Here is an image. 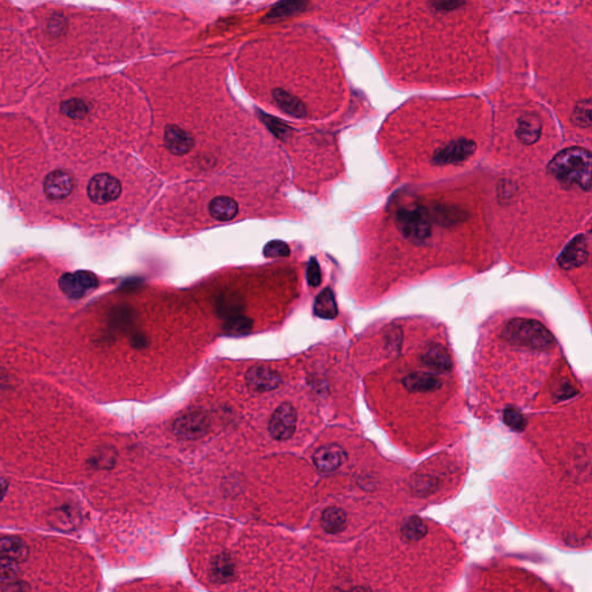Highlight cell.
I'll use <instances>...</instances> for the list:
<instances>
[{
  "label": "cell",
  "mask_w": 592,
  "mask_h": 592,
  "mask_svg": "<svg viewBox=\"0 0 592 592\" xmlns=\"http://www.w3.org/2000/svg\"><path fill=\"white\" fill-rule=\"evenodd\" d=\"M548 171L559 182L582 190L591 189V155L584 148L570 147L560 152L550 162Z\"/></svg>",
  "instance_id": "obj_1"
},
{
  "label": "cell",
  "mask_w": 592,
  "mask_h": 592,
  "mask_svg": "<svg viewBox=\"0 0 592 592\" xmlns=\"http://www.w3.org/2000/svg\"><path fill=\"white\" fill-rule=\"evenodd\" d=\"M502 338L518 347L548 351L555 346L554 335L541 323L534 319H514L505 324Z\"/></svg>",
  "instance_id": "obj_2"
},
{
  "label": "cell",
  "mask_w": 592,
  "mask_h": 592,
  "mask_svg": "<svg viewBox=\"0 0 592 592\" xmlns=\"http://www.w3.org/2000/svg\"><path fill=\"white\" fill-rule=\"evenodd\" d=\"M396 225L402 235L415 245H421L431 236V219L426 209L421 207L400 209L397 212Z\"/></svg>",
  "instance_id": "obj_3"
},
{
  "label": "cell",
  "mask_w": 592,
  "mask_h": 592,
  "mask_svg": "<svg viewBox=\"0 0 592 592\" xmlns=\"http://www.w3.org/2000/svg\"><path fill=\"white\" fill-rule=\"evenodd\" d=\"M99 280L95 274L88 271H77L65 273L59 279V288L68 299L80 300L97 290Z\"/></svg>",
  "instance_id": "obj_4"
},
{
  "label": "cell",
  "mask_w": 592,
  "mask_h": 592,
  "mask_svg": "<svg viewBox=\"0 0 592 592\" xmlns=\"http://www.w3.org/2000/svg\"><path fill=\"white\" fill-rule=\"evenodd\" d=\"M297 422V412L295 407L288 402H283L274 411L270 422H269V431L274 440L277 441H286L293 436Z\"/></svg>",
  "instance_id": "obj_5"
},
{
  "label": "cell",
  "mask_w": 592,
  "mask_h": 592,
  "mask_svg": "<svg viewBox=\"0 0 592 592\" xmlns=\"http://www.w3.org/2000/svg\"><path fill=\"white\" fill-rule=\"evenodd\" d=\"M90 199L97 205H106L116 200L122 193V185L109 174L95 175L87 187Z\"/></svg>",
  "instance_id": "obj_6"
},
{
  "label": "cell",
  "mask_w": 592,
  "mask_h": 592,
  "mask_svg": "<svg viewBox=\"0 0 592 592\" xmlns=\"http://www.w3.org/2000/svg\"><path fill=\"white\" fill-rule=\"evenodd\" d=\"M173 431L180 440H197L209 431V419L202 411H189L174 422Z\"/></svg>",
  "instance_id": "obj_7"
},
{
  "label": "cell",
  "mask_w": 592,
  "mask_h": 592,
  "mask_svg": "<svg viewBox=\"0 0 592 592\" xmlns=\"http://www.w3.org/2000/svg\"><path fill=\"white\" fill-rule=\"evenodd\" d=\"M476 146L469 139H458L447 146L438 148L433 156V162L438 166L460 164L470 158L476 152Z\"/></svg>",
  "instance_id": "obj_8"
},
{
  "label": "cell",
  "mask_w": 592,
  "mask_h": 592,
  "mask_svg": "<svg viewBox=\"0 0 592 592\" xmlns=\"http://www.w3.org/2000/svg\"><path fill=\"white\" fill-rule=\"evenodd\" d=\"M245 381L250 389L256 393H267L281 386L283 378L280 375L264 366H256L250 368L245 375Z\"/></svg>",
  "instance_id": "obj_9"
},
{
  "label": "cell",
  "mask_w": 592,
  "mask_h": 592,
  "mask_svg": "<svg viewBox=\"0 0 592 592\" xmlns=\"http://www.w3.org/2000/svg\"><path fill=\"white\" fill-rule=\"evenodd\" d=\"M43 187L48 198L63 200L73 192L74 178L68 171H52L45 178Z\"/></svg>",
  "instance_id": "obj_10"
},
{
  "label": "cell",
  "mask_w": 592,
  "mask_h": 592,
  "mask_svg": "<svg viewBox=\"0 0 592 592\" xmlns=\"http://www.w3.org/2000/svg\"><path fill=\"white\" fill-rule=\"evenodd\" d=\"M588 257H589V252H588L586 238L579 235L572 240L569 245L563 249V252L557 258V263L563 270H573L586 264Z\"/></svg>",
  "instance_id": "obj_11"
},
{
  "label": "cell",
  "mask_w": 592,
  "mask_h": 592,
  "mask_svg": "<svg viewBox=\"0 0 592 592\" xmlns=\"http://www.w3.org/2000/svg\"><path fill=\"white\" fill-rule=\"evenodd\" d=\"M309 7V0H281L263 18V23H273L302 13Z\"/></svg>",
  "instance_id": "obj_12"
},
{
  "label": "cell",
  "mask_w": 592,
  "mask_h": 592,
  "mask_svg": "<svg viewBox=\"0 0 592 592\" xmlns=\"http://www.w3.org/2000/svg\"><path fill=\"white\" fill-rule=\"evenodd\" d=\"M345 452L338 445H326L319 448L314 455V463L322 472H333L340 467L344 462Z\"/></svg>",
  "instance_id": "obj_13"
},
{
  "label": "cell",
  "mask_w": 592,
  "mask_h": 592,
  "mask_svg": "<svg viewBox=\"0 0 592 592\" xmlns=\"http://www.w3.org/2000/svg\"><path fill=\"white\" fill-rule=\"evenodd\" d=\"M164 144L173 154L183 155L192 148L193 139L178 126L169 125L164 131Z\"/></svg>",
  "instance_id": "obj_14"
},
{
  "label": "cell",
  "mask_w": 592,
  "mask_h": 592,
  "mask_svg": "<svg viewBox=\"0 0 592 592\" xmlns=\"http://www.w3.org/2000/svg\"><path fill=\"white\" fill-rule=\"evenodd\" d=\"M272 97H273L278 106L287 115L295 117V118H303V117L307 116V108L303 104L302 101L288 93L286 90L276 88L272 92Z\"/></svg>",
  "instance_id": "obj_15"
},
{
  "label": "cell",
  "mask_w": 592,
  "mask_h": 592,
  "mask_svg": "<svg viewBox=\"0 0 592 592\" xmlns=\"http://www.w3.org/2000/svg\"><path fill=\"white\" fill-rule=\"evenodd\" d=\"M402 384L411 393H431L442 386L441 380L429 373L411 374L404 378Z\"/></svg>",
  "instance_id": "obj_16"
},
{
  "label": "cell",
  "mask_w": 592,
  "mask_h": 592,
  "mask_svg": "<svg viewBox=\"0 0 592 592\" xmlns=\"http://www.w3.org/2000/svg\"><path fill=\"white\" fill-rule=\"evenodd\" d=\"M421 360L427 367L440 371H449L452 368V361L447 350L438 344L429 345L422 354Z\"/></svg>",
  "instance_id": "obj_17"
},
{
  "label": "cell",
  "mask_w": 592,
  "mask_h": 592,
  "mask_svg": "<svg viewBox=\"0 0 592 592\" xmlns=\"http://www.w3.org/2000/svg\"><path fill=\"white\" fill-rule=\"evenodd\" d=\"M28 554V546L21 538H0V557H7L20 563L27 560Z\"/></svg>",
  "instance_id": "obj_18"
},
{
  "label": "cell",
  "mask_w": 592,
  "mask_h": 592,
  "mask_svg": "<svg viewBox=\"0 0 592 592\" xmlns=\"http://www.w3.org/2000/svg\"><path fill=\"white\" fill-rule=\"evenodd\" d=\"M518 139L523 144L532 145L537 142L541 135V122L536 115H525L518 121L517 131H516Z\"/></svg>",
  "instance_id": "obj_19"
},
{
  "label": "cell",
  "mask_w": 592,
  "mask_h": 592,
  "mask_svg": "<svg viewBox=\"0 0 592 592\" xmlns=\"http://www.w3.org/2000/svg\"><path fill=\"white\" fill-rule=\"evenodd\" d=\"M209 214L219 221H229L234 219L238 212L235 200L229 197H218L209 203Z\"/></svg>",
  "instance_id": "obj_20"
},
{
  "label": "cell",
  "mask_w": 592,
  "mask_h": 592,
  "mask_svg": "<svg viewBox=\"0 0 592 592\" xmlns=\"http://www.w3.org/2000/svg\"><path fill=\"white\" fill-rule=\"evenodd\" d=\"M316 316L323 319H333L338 315V307L335 303V295L330 288L323 290L316 297L315 306H314Z\"/></svg>",
  "instance_id": "obj_21"
},
{
  "label": "cell",
  "mask_w": 592,
  "mask_h": 592,
  "mask_svg": "<svg viewBox=\"0 0 592 592\" xmlns=\"http://www.w3.org/2000/svg\"><path fill=\"white\" fill-rule=\"evenodd\" d=\"M347 524L346 512L340 508L326 509L322 515V526L328 534H340Z\"/></svg>",
  "instance_id": "obj_22"
},
{
  "label": "cell",
  "mask_w": 592,
  "mask_h": 592,
  "mask_svg": "<svg viewBox=\"0 0 592 592\" xmlns=\"http://www.w3.org/2000/svg\"><path fill=\"white\" fill-rule=\"evenodd\" d=\"M427 534V526L421 518L412 516L407 518L402 525V536L405 541H418L425 537Z\"/></svg>",
  "instance_id": "obj_23"
},
{
  "label": "cell",
  "mask_w": 592,
  "mask_h": 592,
  "mask_svg": "<svg viewBox=\"0 0 592 592\" xmlns=\"http://www.w3.org/2000/svg\"><path fill=\"white\" fill-rule=\"evenodd\" d=\"M19 562L7 557H0V583L13 582L19 576Z\"/></svg>",
  "instance_id": "obj_24"
},
{
  "label": "cell",
  "mask_w": 592,
  "mask_h": 592,
  "mask_svg": "<svg viewBox=\"0 0 592 592\" xmlns=\"http://www.w3.org/2000/svg\"><path fill=\"white\" fill-rule=\"evenodd\" d=\"M252 326V319L243 317V316H232L226 324L225 328L229 335H238L248 333Z\"/></svg>",
  "instance_id": "obj_25"
},
{
  "label": "cell",
  "mask_w": 592,
  "mask_h": 592,
  "mask_svg": "<svg viewBox=\"0 0 592 592\" xmlns=\"http://www.w3.org/2000/svg\"><path fill=\"white\" fill-rule=\"evenodd\" d=\"M212 573L216 579H228L233 575V563L230 559L226 555H219L216 562L213 565Z\"/></svg>",
  "instance_id": "obj_26"
},
{
  "label": "cell",
  "mask_w": 592,
  "mask_h": 592,
  "mask_svg": "<svg viewBox=\"0 0 592 592\" xmlns=\"http://www.w3.org/2000/svg\"><path fill=\"white\" fill-rule=\"evenodd\" d=\"M573 121L576 125L589 128L591 125V104L589 100L584 101L576 106L574 111Z\"/></svg>",
  "instance_id": "obj_27"
},
{
  "label": "cell",
  "mask_w": 592,
  "mask_h": 592,
  "mask_svg": "<svg viewBox=\"0 0 592 592\" xmlns=\"http://www.w3.org/2000/svg\"><path fill=\"white\" fill-rule=\"evenodd\" d=\"M503 421L505 425L516 431H522L525 428V419L521 413L516 409H505L503 414Z\"/></svg>",
  "instance_id": "obj_28"
},
{
  "label": "cell",
  "mask_w": 592,
  "mask_h": 592,
  "mask_svg": "<svg viewBox=\"0 0 592 592\" xmlns=\"http://www.w3.org/2000/svg\"><path fill=\"white\" fill-rule=\"evenodd\" d=\"M290 247L281 241H272L267 243L264 248V254L266 257H285L290 254Z\"/></svg>",
  "instance_id": "obj_29"
},
{
  "label": "cell",
  "mask_w": 592,
  "mask_h": 592,
  "mask_svg": "<svg viewBox=\"0 0 592 592\" xmlns=\"http://www.w3.org/2000/svg\"><path fill=\"white\" fill-rule=\"evenodd\" d=\"M261 119L270 128L271 131L276 133L278 137L283 138V135L288 132V128L283 123H281L280 121H278L277 118H273V117L269 116V115L261 113Z\"/></svg>",
  "instance_id": "obj_30"
},
{
  "label": "cell",
  "mask_w": 592,
  "mask_h": 592,
  "mask_svg": "<svg viewBox=\"0 0 592 592\" xmlns=\"http://www.w3.org/2000/svg\"><path fill=\"white\" fill-rule=\"evenodd\" d=\"M307 279H308V283H309L310 286L312 287L319 286L321 280H322L321 269H319V263H317L315 258L310 259L308 270H307Z\"/></svg>",
  "instance_id": "obj_31"
},
{
  "label": "cell",
  "mask_w": 592,
  "mask_h": 592,
  "mask_svg": "<svg viewBox=\"0 0 592 592\" xmlns=\"http://www.w3.org/2000/svg\"><path fill=\"white\" fill-rule=\"evenodd\" d=\"M431 5L438 10L451 11L465 3V0H431Z\"/></svg>",
  "instance_id": "obj_32"
},
{
  "label": "cell",
  "mask_w": 592,
  "mask_h": 592,
  "mask_svg": "<svg viewBox=\"0 0 592 592\" xmlns=\"http://www.w3.org/2000/svg\"><path fill=\"white\" fill-rule=\"evenodd\" d=\"M7 488H8L7 480L0 478V502L3 501L4 496L6 495Z\"/></svg>",
  "instance_id": "obj_33"
}]
</instances>
